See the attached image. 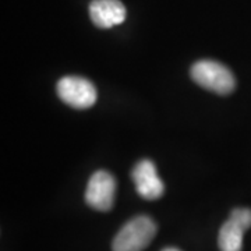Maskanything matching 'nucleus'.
I'll return each mask as SVG.
<instances>
[{"label": "nucleus", "instance_id": "obj_8", "mask_svg": "<svg viewBox=\"0 0 251 251\" xmlns=\"http://www.w3.org/2000/svg\"><path fill=\"white\" fill-rule=\"evenodd\" d=\"M162 251H181L179 249H175V247H166V249H163Z\"/></svg>", "mask_w": 251, "mask_h": 251}, {"label": "nucleus", "instance_id": "obj_1", "mask_svg": "<svg viewBox=\"0 0 251 251\" xmlns=\"http://www.w3.org/2000/svg\"><path fill=\"white\" fill-rule=\"evenodd\" d=\"M190 75L200 87L218 95H229L236 88L233 73L216 60H198L191 66Z\"/></svg>", "mask_w": 251, "mask_h": 251}, {"label": "nucleus", "instance_id": "obj_2", "mask_svg": "<svg viewBox=\"0 0 251 251\" xmlns=\"http://www.w3.org/2000/svg\"><path fill=\"white\" fill-rule=\"evenodd\" d=\"M156 224L152 218L138 215L130 219L113 239V251H143L156 234Z\"/></svg>", "mask_w": 251, "mask_h": 251}, {"label": "nucleus", "instance_id": "obj_7", "mask_svg": "<svg viewBox=\"0 0 251 251\" xmlns=\"http://www.w3.org/2000/svg\"><path fill=\"white\" fill-rule=\"evenodd\" d=\"M247 229L237 219L229 218L218 234V246L221 251H242L243 236Z\"/></svg>", "mask_w": 251, "mask_h": 251}, {"label": "nucleus", "instance_id": "obj_3", "mask_svg": "<svg viewBox=\"0 0 251 251\" xmlns=\"http://www.w3.org/2000/svg\"><path fill=\"white\" fill-rule=\"evenodd\" d=\"M59 98L74 109H88L95 105L98 92L90 80L80 75H66L56 85Z\"/></svg>", "mask_w": 251, "mask_h": 251}, {"label": "nucleus", "instance_id": "obj_5", "mask_svg": "<svg viewBox=\"0 0 251 251\" xmlns=\"http://www.w3.org/2000/svg\"><path fill=\"white\" fill-rule=\"evenodd\" d=\"M137 193L145 200H158L165 193V184L158 176L156 166L151 159H143L135 163L131 171Z\"/></svg>", "mask_w": 251, "mask_h": 251}, {"label": "nucleus", "instance_id": "obj_4", "mask_svg": "<svg viewBox=\"0 0 251 251\" xmlns=\"http://www.w3.org/2000/svg\"><path fill=\"white\" fill-rule=\"evenodd\" d=\"M116 190V179L110 172H95L90 177L85 190V201L92 209L106 212L115 205Z\"/></svg>", "mask_w": 251, "mask_h": 251}, {"label": "nucleus", "instance_id": "obj_6", "mask_svg": "<svg viewBox=\"0 0 251 251\" xmlns=\"http://www.w3.org/2000/svg\"><path fill=\"white\" fill-rule=\"evenodd\" d=\"M127 11L120 0H94L90 4L91 21L98 28L120 25L126 20Z\"/></svg>", "mask_w": 251, "mask_h": 251}]
</instances>
